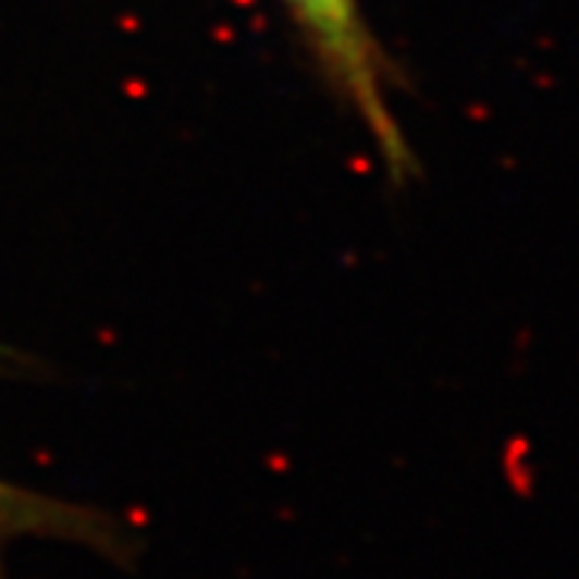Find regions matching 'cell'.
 <instances>
[{
  "label": "cell",
  "mask_w": 579,
  "mask_h": 579,
  "mask_svg": "<svg viewBox=\"0 0 579 579\" xmlns=\"http://www.w3.org/2000/svg\"><path fill=\"white\" fill-rule=\"evenodd\" d=\"M13 538H56L77 541L103 554H123V531L97 508L74 506L0 480V551ZM3 557V554H0ZM3 579V567H0Z\"/></svg>",
  "instance_id": "obj_2"
},
{
  "label": "cell",
  "mask_w": 579,
  "mask_h": 579,
  "mask_svg": "<svg viewBox=\"0 0 579 579\" xmlns=\"http://www.w3.org/2000/svg\"><path fill=\"white\" fill-rule=\"evenodd\" d=\"M287 3L293 16L303 23L325 69L361 110L367 130L383 148L393 171H406L409 148L393 123L383 81H380V59L358 13V3L355 0H287Z\"/></svg>",
  "instance_id": "obj_1"
}]
</instances>
